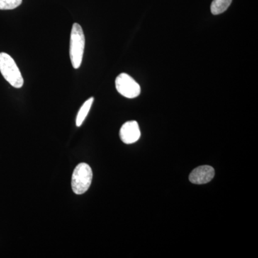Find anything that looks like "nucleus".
Here are the masks:
<instances>
[{"label":"nucleus","instance_id":"1","mask_svg":"<svg viewBox=\"0 0 258 258\" xmlns=\"http://www.w3.org/2000/svg\"><path fill=\"white\" fill-rule=\"evenodd\" d=\"M85 43L86 40L83 28L79 24L74 23L71 34L70 57L75 69H79L81 67L84 53Z\"/></svg>","mask_w":258,"mask_h":258},{"label":"nucleus","instance_id":"7","mask_svg":"<svg viewBox=\"0 0 258 258\" xmlns=\"http://www.w3.org/2000/svg\"><path fill=\"white\" fill-rule=\"evenodd\" d=\"M94 101V98L91 97L89 99L83 103V106L80 108L79 113H78L77 117H76V125L78 127L81 126L86 119L90 110H91V106Z\"/></svg>","mask_w":258,"mask_h":258},{"label":"nucleus","instance_id":"5","mask_svg":"<svg viewBox=\"0 0 258 258\" xmlns=\"http://www.w3.org/2000/svg\"><path fill=\"white\" fill-rule=\"evenodd\" d=\"M120 138L125 144L135 143L140 139L141 131L136 120L125 122L120 129Z\"/></svg>","mask_w":258,"mask_h":258},{"label":"nucleus","instance_id":"9","mask_svg":"<svg viewBox=\"0 0 258 258\" xmlns=\"http://www.w3.org/2000/svg\"><path fill=\"white\" fill-rule=\"evenodd\" d=\"M23 3V0H0V10H14Z\"/></svg>","mask_w":258,"mask_h":258},{"label":"nucleus","instance_id":"8","mask_svg":"<svg viewBox=\"0 0 258 258\" xmlns=\"http://www.w3.org/2000/svg\"><path fill=\"white\" fill-rule=\"evenodd\" d=\"M232 0H213L211 4V13L212 15L222 14L228 9Z\"/></svg>","mask_w":258,"mask_h":258},{"label":"nucleus","instance_id":"4","mask_svg":"<svg viewBox=\"0 0 258 258\" xmlns=\"http://www.w3.org/2000/svg\"><path fill=\"white\" fill-rule=\"evenodd\" d=\"M115 83L117 91L125 98H135L140 95V86L128 74L118 75Z\"/></svg>","mask_w":258,"mask_h":258},{"label":"nucleus","instance_id":"3","mask_svg":"<svg viewBox=\"0 0 258 258\" xmlns=\"http://www.w3.org/2000/svg\"><path fill=\"white\" fill-rule=\"evenodd\" d=\"M93 179V171L91 166L86 163H80L75 168L73 173V191L76 195H83L88 191L91 186Z\"/></svg>","mask_w":258,"mask_h":258},{"label":"nucleus","instance_id":"6","mask_svg":"<svg viewBox=\"0 0 258 258\" xmlns=\"http://www.w3.org/2000/svg\"><path fill=\"white\" fill-rule=\"evenodd\" d=\"M215 174V169L212 166H200L191 171L189 179L192 184H205L213 179Z\"/></svg>","mask_w":258,"mask_h":258},{"label":"nucleus","instance_id":"2","mask_svg":"<svg viewBox=\"0 0 258 258\" xmlns=\"http://www.w3.org/2000/svg\"><path fill=\"white\" fill-rule=\"evenodd\" d=\"M0 73L13 87H23L24 80L20 69L14 59L5 52L0 53Z\"/></svg>","mask_w":258,"mask_h":258}]
</instances>
